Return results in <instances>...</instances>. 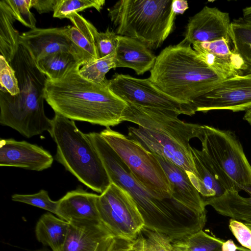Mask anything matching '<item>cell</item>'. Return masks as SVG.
Segmentation results:
<instances>
[{
  "instance_id": "1",
  "label": "cell",
  "mask_w": 251,
  "mask_h": 251,
  "mask_svg": "<svg viewBox=\"0 0 251 251\" xmlns=\"http://www.w3.org/2000/svg\"><path fill=\"white\" fill-rule=\"evenodd\" d=\"M77 65L61 79H47L45 101L54 111L72 121L88 122L106 127L122 122L127 103L108 87V80L96 83L83 77Z\"/></svg>"
},
{
  "instance_id": "2",
  "label": "cell",
  "mask_w": 251,
  "mask_h": 251,
  "mask_svg": "<svg viewBox=\"0 0 251 251\" xmlns=\"http://www.w3.org/2000/svg\"><path fill=\"white\" fill-rule=\"evenodd\" d=\"M177 112L145 107L127 103L122 122L136 124L128 128L127 137L139 143L151 152L168 159L184 170L188 176L196 175L189 142L198 138L201 125L184 122Z\"/></svg>"
},
{
  "instance_id": "3",
  "label": "cell",
  "mask_w": 251,
  "mask_h": 251,
  "mask_svg": "<svg viewBox=\"0 0 251 251\" xmlns=\"http://www.w3.org/2000/svg\"><path fill=\"white\" fill-rule=\"evenodd\" d=\"M87 136L99 153L111 182L127 192L133 199L144 226L167 235L172 241L184 236L192 223L190 210L173 199L160 200L152 196L134 177L99 133L90 132Z\"/></svg>"
},
{
  "instance_id": "4",
  "label": "cell",
  "mask_w": 251,
  "mask_h": 251,
  "mask_svg": "<svg viewBox=\"0 0 251 251\" xmlns=\"http://www.w3.org/2000/svg\"><path fill=\"white\" fill-rule=\"evenodd\" d=\"M149 78L163 93L189 105L223 80L182 42L160 52Z\"/></svg>"
},
{
  "instance_id": "5",
  "label": "cell",
  "mask_w": 251,
  "mask_h": 251,
  "mask_svg": "<svg viewBox=\"0 0 251 251\" xmlns=\"http://www.w3.org/2000/svg\"><path fill=\"white\" fill-rule=\"evenodd\" d=\"M201 150L193 151L224 191L251 192V165L234 132L201 125L198 138Z\"/></svg>"
},
{
  "instance_id": "6",
  "label": "cell",
  "mask_w": 251,
  "mask_h": 251,
  "mask_svg": "<svg viewBox=\"0 0 251 251\" xmlns=\"http://www.w3.org/2000/svg\"><path fill=\"white\" fill-rule=\"evenodd\" d=\"M174 0H121L108 8L115 33L159 48L174 28Z\"/></svg>"
},
{
  "instance_id": "7",
  "label": "cell",
  "mask_w": 251,
  "mask_h": 251,
  "mask_svg": "<svg viewBox=\"0 0 251 251\" xmlns=\"http://www.w3.org/2000/svg\"><path fill=\"white\" fill-rule=\"evenodd\" d=\"M50 134L56 144L55 159L81 183L100 194L111 183L100 156L87 134L74 121L55 114Z\"/></svg>"
},
{
  "instance_id": "8",
  "label": "cell",
  "mask_w": 251,
  "mask_h": 251,
  "mask_svg": "<svg viewBox=\"0 0 251 251\" xmlns=\"http://www.w3.org/2000/svg\"><path fill=\"white\" fill-rule=\"evenodd\" d=\"M10 65L15 71L19 93L12 96L0 88V113L27 125L46 119L44 89L47 78L25 49L20 45Z\"/></svg>"
},
{
  "instance_id": "9",
  "label": "cell",
  "mask_w": 251,
  "mask_h": 251,
  "mask_svg": "<svg viewBox=\"0 0 251 251\" xmlns=\"http://www.w3.org/2000/svg\"><path fill=\"white\" fill-rule=\"evenodd\" d=\"M100 134L127 166L134 177L152 196L160 200L174 199L167 176L152 153L136 141L110 127Z\"/></svg>"
},
{
  "instance_id": "10",
  "label": "cell",
  "mask_w": 251,
  "mask_h": 251,
  "mask_svg": "<svg viewBox=\"0 0 251 251\" xmlns=\"http://www.w3.org/2000/svg\"><path fill=\"white\" fill-rule=\"evenodd\" d=\"M97 206L102 223L115 237L133 240L144 226L133 199L114 183L99 196Z\"/></svg>"
},
{
  "instance_id": "11",
  "label": "cell",
  "mask_w": 251,
  "mask_h": 251,
  "mask_svg": "<svg viewBox=\"0 0 251 251\" xmlns=\"http://www.w3.org/2000/svg\"><path fill=\"white\" fill-rule=\"evenodd\" d=\"M107 82L110 90L127 103L173 110L189 116L195 114L189 104L182 103L166 95L149 78L140 79L116 74Z\"/></svg>"
},
{
  "instance_id": "12",
  "label": "cell",
  "mask_w": 251,
  "mask_h": 251,
  "mask_svg": "<svg viewBox=\"0 0 251 251\" xmlns=\"http://www.w3.org/2000/svg\"><path fill=\"white\" fill-rule=\"evenodd\" d=\"M189 105L194 114L213 110L246 111L251 107V71L221 81Z\"/></svg>"
},
{
  "instance_id": "13",
  "label": "cell",
  "mask_w": 251,
  "mask_h": 251,
  "mask_svg": "<svg viewBox=\"0 0 251 251\" xmlns=\"http://www.w3.org/2000/svg\"><path fill=\"white\" fill-rule=\"evenodd\" d=\"M229 42L223 38L192 45L199 58L222 80L251 72L241 56L230 49Z\"/></svg>"
},
{
  "instance_id": "14",
  "label": "cell",
  "mask_w": 251,
  "mask_h": 251,
  "mask_svg": "<svg viewBox=\"0 0 251 251\" xmlns=\"http://www.w3.org/2000/svg\"><path fill=\"white\" fill-rule=\"evenodd\" d=\"M230 23L228 13L205 6L189 18L181 42L191 45L223 38L230 40Z\"/></svg>"
},
{
  "instance_id": "15",
  "label": "cell",
  "mask_w": 251,
  "mask_h": 251,
  "mask_svg": "<svg viewBox=\"0 0 251 251\" xmlns=\"http://www.w3.org/2000/svg\"><path fill=\"white\" fill-rule=\"evenodd\" d=\"M53 158L41 147L25 141L2 139L0 142V166L42 171L50 168Z\"/></svg>"
},
{
  "instance_id": "16",
  "label": "cell",
  "mask_w": 251,
  "mask_h": 251,
  "mask_svg": "<svg viewBox=\"0 0 251 251\" xmlns=\"http://www.w3.org/2000/svg\"><path fill=\"white\" fill-rule=\"evenodd\" d=\"M66 30V26L49 28L36 27L20 34V44L35 63L58 52H70L76 56Z\"/></svg>"
},
{
  "instance_id": "17",
  "label": "cell",
  "mask_w": 251,
  "mask_h": 251,
  "mask_svg": "<svg viewBox=\"0 0 251 251\" xmlns=\"http://www.w3.org/2000/svg\"><path fill=\"white\" fill-rule=\"evenodd\" d=\"M98 195L79 187L58 201L56 215L73 225H103L97 206Z\"/></svg>"
},
{
  "instance_id": "18",
  "label": "cell",
  "mask_w": 251,
  "mask_h": 251,
  "mask_svg": "<svg viewBox=\"0 0 251 251\" xmlns=\"http://www.w3.org/2000/svg\"><path fill=\"white\" fill-rule=\"evenodd\" d=\"M152 153L167 176L174 199L194 212L206 214L204 201L191 182L186 172L165 157Z\"/></svg>"
},
{
  "instance_id": "19",
  "label": "cell",
  "mask_w": 251,
  "mask_h": 251,
  "mask_svg": "<svg viewBox=\"0 0 251 251\" xmlns=\"http://www.w3.org/2000/svg\"><path fill=\"white\" fill-rule=\"evenodd\" d=\"M114 237L104 225L70 224L60 251H108Z\"/></svg>"
},
{
  "instance_id": "20",
  "label": "cell",
  "mask_w": 251,
  "mask_h": 251,
  "mask_svg": "<svg viewBox=\"0 0 251 251\" xmlns=\"http://www.w3.org/2000/svg\"><path fill=\"white\" fill-rule=\"evenodd\" d=\"M156 56L143 43L125 36L118 35V45L115 50L116 68H128L138 75L151 71Z\"/></svg>"
},
{
  "instance_id": "21",
  "label": "cell",
  "mask_w": 251,
  "mask_h": 251,
  "mask_svg": "<svg viewBox=\"0 0 251 251\" xmlns=\"http://www.w3.org/2000/svg\"><path fill=\"white\" fill-rule=\"evenodd\" d=\"M68 19L73 25L66 26V32L81 65L98 59L89 22L76 13L71 14Z\"/></svg>"
},
{
  "instance_id": "22",
  "label": "cell",
  "mask_w": 251,
  "mask_h": 251,
  "mask_svg": "<svg viewBox=\"0 0 251 251\" xmlns=\"http://www.w3.org/2000/svg\"><path fill=\"white\" fill-rule=\"evenodd\" d=\"M243 197L235 190H226L220 196L204 200L219 214L237 221L251 223V192Z\"/></svg>"
},
{
  "instance_id": "23",
  "label": "cell",
  "mask_w": 251,
  "mask_h": 251,
  "mask_svg": "<svg viewBox=\"0 0 251 251\" xmlns=\"http://www.w3.org/2000/svg\"><path fill=\"white\" fill-rule=\"evenodd\" d=\"M69 224L50 212L46 213L36 224V238L43 245L49 246L52 251H60L65 241Z\"/></svg>"
},
{
  "instance_id": "24",
  "label": "cell",
  "mask_w": 251,
  "mask_h": 251,
  "mask_svg": "<svg viewBox=\"0 0 251 251\" xmlns=\"http://www.w3.org/2000/svg\"><path fill=\"white\" fill-rule=\"evenodd\" d=\"M229 35L232 50L251 71V5L244 8L241 16L231 22Z\"/></svg>"
},
{
  "instance_id": "25",
  "label": "cell",
  "mask_w": 251,
  "mask_h": 251,
  "mask_svg": "<svg viewBox=\"0 0 251 251\" xmlns=\"http://www.w3.org/2000/svg\"><path fill=\"white\" fill-rule=\"evenodd\" d=\"M16 21L5 0H0V52L10 64L20 45V35L14 26Z\"/></svg>"
},
{
  "instance_id": "26",
  "label": "cell",
  "mask_w": 251,
  "mask_h": 251,
  "mask_svg": "<svg viewBox=\"0 0 251 251\" xmlns=\"http://www.w3.org/2000/svg\"><path fill=\"white\" fill-rule=\"evenodd\" d=\"M35 63L47 79L52 81L61 79L76 65L82 66L75 54L66 51L50 54Z\"/></svg>"
},
{
  "instance_id": "27",
  "label": "cell",
  "mask_w": 251,
  "mask_h": 251,
  "mask_svg": "<svg viewBox=\"0 0 251 251\" xmlns=\"http://www.w3.org/2000/svg\"><path fill=\"white\" fill-rule=\"evenodd\" d=\"M192 151V150H191ZM196 175L188 176L203 200L221 195L225 192L198 156L192 151Z\"/></svg>"
},
{
  "instance_id": "28",
  "label": "cell",
  "mask_w": 251,
  "mask_h": 251,
  "mask_svg": "<svg viewBox=\"0 0 251 251\" xmlns=\"http://www.w3.org/2000/svg\"><path fill=\"white\" fill-rule=\"evenodd\" d=\"M224 241L210 236L202 230L172 242L174 251H222Z\"/></svg>"
},
{
  "instance_id": "29",
  "label": "cell",
  "mask_w": 251,
  "mask_h": 251,
  "mask_svg": "<svg viewBox=\"0 0 251 251\" xmlns=\"http://www.w3.org/2000/svg\"><path fill=\"white\" fill-rule=\"evenodd\" d=\"M132 245L136 251H174L168 236L144 226L132 240Z\"/></svg>"
},
{
  "instance_id": "30",
  "label": "cell",
  "mask_w": 251,
  "mask_h": 251,
  "mask_svg": "<svg viewBox=\"0 0 251 251\" xmlns=\"http://www.w3.org/2000/svg\"><path fill=\"white\" fill-rule=\"evenodd\" d=\"M79 73L85 79L96 83H101L107 80L106 74L111 69L116 68L115 51L111 54L81 66Z\"/></svg>"
},
{
  "instance_id": "31",
  "label": "cell",
  "mask_w": 251,
  "mask_h": 251,
  "mask_svg": "<svg viewBox=\"0 0 251 251\" xmlns=\"http://www.w3.org/2000/svg\"><path fill=\"white\" fill-rule=\"evenodd\" d=\"M105 2L104 0H57L53 17L59 19L68 18L72 13H78L92 7L100 11Z\"/></svg>"
},
{
  "instance_id": "32",
  "label": "cell",
  "mask_w": 251,
  "mask_h": 251,
  "mask_svg": "<svg viewBox=\"0 0 251 251\" xmlns=\"http://www.w3.org/2000/svg\"><path fill=\"white\" fill-rule=\"evenodd\" d=\"M89 27L94 36L98 57L101 58L114 52L118 45V35L107 29L105 32H98L89 22Z\"/></svg>"
},
{
  "instance_id": "33",
  "label": "cell",
  "mask_w": 251,
  "mask_h": 251,
  "mask_svg": "<svg viewBox=\"0 0 251 251\" xmlns=\"http://www.w3.org/2000/svg\"><path fill=\"white\" fill-rule=\"evenodd\" d=\"M11 200L46 210L56 215L57 214L58 201L51 200L48 192L43 189L33 194H15L11 196Z\"/></svg>"
},
{
  "instance_id": "34",
  "label": "cell",
  "mask_w": 251,
  "mask_h": 251,
  "mask_svg": "<svg viewBox=\"0 0 251 251\" xmlns=\"http://www.w3.org/2000/svg\"><path fill=\"white\" fill-rule=\"evenodd\" d=\"M5 0L16 20L30 29L36 27V19L30 11V0Z\"/></svg>"
},
{
  "instance_id": "35",
  "label": "cell",
  "mask_w": 251,
  "mask_h": 251,
  "mask_svg": "<svg viewBox=\"0 0 251 251\" xmlns=\"http://www.w3.org/2000/svg\"><path fill=\"white\" fill-rule=\"evenodd\" d=\"M0 88L5 89L12 96L20 92L18 81L15 71L6 59L0 55Z\"/></svg>"
},
{
  "instance_id": "36",
  "label": "cell",
  "mask_w": 251,
  "mask_h": 251,
  "mask_svg": "<svg viewBox=\"0 0 251 251\" xmlns=\"http://www.w3.org/2000/svg\"><path fill=\"white\" fill-rule=\"evenodd\" d=\"M229 228L242 247L251 251V230L244 223L231 219Z\"/></svg>"
},
{
  "instance_id": "37",
  "label": "cell",
  "mask_w": 251,
  "mask_h": 251,
  "mask_svg": "<svg viewBox=\"0 0 251 251\" xmlns=\"http://www.w3.org/2000/svg\"><path fill=\"white\" fill-rule=\"evenodd\" d=\"M57 0H30V8H35L39 14L53 12Z\"/></svg>"
},
{
  "instance_id": "38",
  "label": "cell",
  "mask_w": 251,
  "mask_h": 251,
  "mask_svg": "<svg viewBox=\"0 0 251 251\" xmlns=\"http://www.w3.org/2000/svg\"><path fill=\"white\" fill-rule=\"evenodd\" d=\"M108 251H136L132 247V240L115 237Z\"/></svg>"
},
{
  "instance_id": "39",
  "label": "cell",
  "mask_w": 251,
  "mask_h": 251,
  "mask_svg": "<svg viewBox=\"0 0 251 251\" xmlns=\"http://www.w3.org/2000/svg\"><path fill=\"white\" fill-rule=\"evenodd\" d=\"M174 7L176 13L183 14L188 9L187 1L185 0H174Z\"/></svg>"
},
{
  "instance_id": "40",
  "label": "cell",
  "mask_w": 251,
  "mask_h": 251,
  "mask_svg": "<svg viewBox=\"0 0 251 251\" xmlns=\"http://www.w3.org/2000/svg\"><path fill=\"white\" fill-rule=\"evenodd\" d=\"M238 248L234 242L229 239L223 243L222 247V251H236Z\"/></svg>"
},
{
  "instance_id": "41",
  "label": "cell",
  "mask_w": 251,
  "mask_h": 251,
  "mask_svg": "<svg viewBox=\"0 0 251 251\" xmlns=\"http://www.w3.org/2000/svg\"><path fill=\"white\" fill-rule=\"evenodd\" d=\"M243 119L251 125V107L245 111Z\"/></svg>"
},
{
  "instance_id": "42",
  "label": "cell",
  "mask_w": 251,
  "mask_h": 251,
  "mask_svg": "<svg viewBox=\"0 0 251 251\" xmlns=\"http://www.w3.org/2000/svg\"><path fill=\"white\" fill-rule=\"evenodd\" d=\"M236 251H251V250L246 249L243 247H238Z\"/></svg>"
},
{
  "instance_id": "43",
  "label": "cell",
  "mask_w": 251,
  "mask_h": 251,
  "mask_svg": "<svg viewBox=\"0 0 251 251\" xmlns=\"http://www.w3.org/2000/svg\"><path fill=\"white\" fill-rule=\"evenodd\" d=\"M37 251H52L50 250L48 248H42V249H41L38 250Z\"/></svg>"
},
{
  "instance_id": "44",
  "label": "cell",
  "mask_w": 251,
  "mask_h": 251,
  "mask_svg": "<svg viewBox=\"0 0 251 251\" xmlns=\"http://www.w3.org/2000/svg\"><path fill=\"white\" fill-rule=\"evenodd\" d=\"M245 224V225L248 227H249L251 230V223H244Z\"/></svg>"
}]
</instances>
